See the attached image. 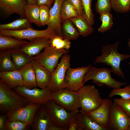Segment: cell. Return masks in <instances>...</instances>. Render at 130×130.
Here are the masks:
<instances>
[{
	"label": "cell",
	"mask_w": 130,
	"mask_h": 130,
	"mask_svg": "<svg viewBox=\"0 0 130 130\" xmlns=\"http://www.w3.org/2000/svg\"><path fill=\"white\" fill-rule=\"evenodd\" d=\"M119 44L117 42L104 46L101 51L102 54L96 58L94 64L103 63L110 66L111 72L124 78V73L120 68V64L123 60L129 58L130 55L119 53L118 48Z\"/></svg>",
	"instance_id": "1"
},
{
	"label": "cell",
	"mask_w": 130,
	"mask_h": 130,
	"mask_svg": "<svg viewBox=\"0 0 130 130\" xmlns=\"http://www.w3.org/2000/svg\"><path fill=\"white\" fill-rule=\"evenodd\" d=\"M30 102L12 90L1 80H0V110L7 113L24 106Z\"/></svg>",
	"instance_id": "2"
},
{
	"label": "cell",
	"mask_w": 130,
	"mask_h": 130,
	"mask_svg": "<svg viewBox=\"0 0 130 130\" xmlns=\"http://www.w3.org/2000/svg\"><path fill=\"white\" fill-rule=\"evenodd\" d=\"M44 104L53 124L65 130H68L70 123L79 111H68L53 100Z\"/></svg>",
	"instance_id": "3"
},
{
	"label": "cell",
	"mask_w": 130,
	"mask_h": 130,
	"mask_svg": "<svg viewBox=\"0 0 130 130\" xmlns=\"http://www.w3.org/2000/svg\"><path fill=\"white\" fill-rule=\"evenodd\" d=\"M110 69L108 68H98L91 66L84 77L83 84L90 80L98 86L104 85L113 88H120L128 84L127 82H122L115 80L111 75Z\"/></svg>",
	"instance_id": "4"
},
{
	"label": "cell",
	"mask_w": 130,
	"mask_h": 130,
	"mask_svg": "<svg viewBox=\"0 0 130 130\" xmlns=\"http://www.w3.org/2000/svg\"><path fill=\"white\" fill-rule=\"evenodd\" d=\"M78 92L80 108L85 111L94 110L102 103L103 99L98 90L93 85H84Z\"/></svg>",
	"instance_id": "5"
},
{
	"label": "cell",
	"mask_w": 130,
	"mask_h": 130,
	"mask_svg": "<svg viewBox=\"0 0 130 130\" xmlns=\"http://www.w3.org/2000/svg\"><path fill=\"white\" fill-rule=\"evenodd\" d=\"M67 53L62 56L59 63L51 72L50 81L47 88L52 93L65 88V76L70 67L71 57Z\"/></svg>",
	"instance_id": "6"
},
{
	"label": "cell",
	"mask_w": 130,
	"mask_h": 130,
	"mask_svg": "<svg viewBox=\"0 0 130 130\" xmlns=\"http://www.w3.org/2000/svg\"><path fill=\"white\" fill-rule=\"evenodd\" d=\"M44 49L43 52L33 56V59L51 72L57 66L60 58L69 52L68 50L57 49L50 45Z\"/></svg>",
	"instance_id": "7"
},
{
	"label": "cell",
	"mask_w": 130,
	"mask_h": 130,
	"mask_svg": "<svg viewBox=\"0 0 130 130\" xmlns=\"http://www.w3.org/2000/svg\"><path fill=\"white\" fill-rule=\"evenodd\" d=\"M58 35L56 32L48 27L46 29L40 30L34 29L32 28L19 30H0V35L11 36L18 39H26L29 41L38 37L51 38Z\"/></svg>",
	"instance_id": "8"
},
{
	"label": "cell",
	"mask_w": 130,
	"mask_h": 130,
	"mask_svg": "<svg viewBox=\"0 0 130 130\" xmlns=\"http://www.w3.org/2000/svg\"><path fill=\"white\" fill-rule=\"evenodd\" d=\"M52 100L69 112L78 111L80 108L78 91L64 89L52 93Z\"/></svg>",
	"instance_id": "9"
},
{
	"label": "cell",
	"mask_w": 130,
	"mask_h": 130,
	"mask_svg": "<svg viewBox=\"0 0 130 130\" xmlns=\"http://www.w3.org/2000/svg\"><path fill=\"white\" fill-rule=\"evenodd\" d=\"M15 91L30 103L44 104L48 101L52 100V92L47 88L39 89H30L25 86H19L15 89Z\"/></svg>",
	"instance_id": "10"
},
{
	"label": "cell",
	"mask_w": 130,
	"mask_h": 130,
	"mask_svg": "<svg viewBox=\"0 0 130 130\" xmlns=\"http://www.w3.org/2000/svg\"><path fill=\"white\" fill-rule=\"evenodd\" d=\"M41 105L30 103L24 106L8 112L6 113L7 120L20 121L31 125L36 113Z\"/></svg>",
	"instance_id": "11"
},
{
	"label": "cell",
	"mask_w": 130,
	"mask_h": 130,
	"mask_svg": "<svg viewBox=\"0 0 130 130\" xmlns=\"http://www.w3.org/2000/svg\"><path fill=\"white\" fill-rule=\"evenodd\" d=\"M91 65L76 68L70 67L67 71L65 76V89L78 91L84 85L83 82L85 75Z\"/></svg>",
	"instance_id": "12"
},
{
	"label": "cell",
	"mask_w": 130,
	"mask_h": 130,
	"mask_svg": "<svg viewBox=\"0 0 130 130\" xmlns=\"http://www.w3.org/2000/svg\"><path fill=\"white\" fill-rule=\"evenodd\" d=\"M110 128L115 130H127L130 117L118 104L113 102L109 116Z\"/></svg>",
	"instance_id": "13"
},
{
	"label": "cell",
	"mask_w": 130,
	"mask_h": 130,
	"mask_svg": "<svg viewBox=\"0 0 130 130\" xmlns=\"http://www.w3.org/2000/svg\"><path fill=\"white\" fill-rule=\"evenodd\" d=\"M27 2L26 0H0V11L6 17L16 13L26 18L24 7Z\"/></svg>",
	"instance_id": "14"
},
{
	"label": "cell",
	"mask_w": 130,
	"mask_h": 130,
	"mask_svg": "<svg viewBox=\"0 0 130 130\" xmlns=\"http://www.w3.org/2000/svg\"><path fill=\"white\" fill-rule=\"evenodd\" d=\"M113 102L111 100L103 98L102 104L99 107L94 110L87 112L98 122L109 129V116Z\"/></svg>",
	"instance_id": "15"
},
{
	"label": "cell",
	"mask_w": 130,
	"mask_h": 130,
	"mask_svg": "<svg viewBox=\"0 0 130 130\" xmlns=\"http://www.w3.org/2000/svg\"><path fill=\"white\" fill-rule=\"evenodd\" d=\"M76 118L78 122V130H107L109 128L99 123L87 112L81 110L78 112Z\"/></svg>",
	"instance_id": "16"
},
{
	"label": "cell",
	"mask_w": 130,
	"mask_h": 130,
	"mask_svg": "<svg viewBox=\"0 0 130 130\" xmlns=\"http://www.w3.org/2000/svg\"><path fill=\"white\" fill-rule=\"evenodd\" d=\"M44 104H42L36 112L32 126L34 130H50L53 125Z\"/></svg>",
	"instance_id": "17"
},
{
	"label": "cell",
	"mask_w": 130,
	"mask_h": 130,
	"mask_svg": "<svg viewBox=\"0 0 130 130\" xmlns=\"http://www.w3.org/2000/svg\"><path fill=\"white\" fill-rule=\"evenodd\" d=\"M50 38L38 37L30 41L19 48L20 50L30 56H34L42 50L50 45Z\"/></svg>",
	"instance_id": "18"
},
{
	"label": "cell",
	"mask_w": 130,
	"mask_h": 130,
	"mask_svg": "<svg viewBox=\"0 0 130 130\" xmlns=\"http://www.w3.org/2000/svg\"><path fill=\"white\" fill-rule=\"evenodd\" d=\"M64 0H55L53 6L50 9V18L47 27L62 37V21L60 17L61 9Z\"/></svg>",
	"instance_id": "19"
},
{
	"label": "cell",
	"mask_w": 130,
	"mask_h": 130,
	"mask_svg": "<svg viewBox=\"0 0 130 130\" xmlns=\"http://www.w3.org/2000/svg\"><path fill=\"white\" fill-rule=\"evenodd\" d=\"M32 63L35 72L37 86L41 89L46 88L50 81L51 72L34 60Z\"/></svg>",
	"instance_id": "20"
},
{
	"label": "cell",
	"mask_w": 130,
	"mask_h": 130,
	"mask_svg": "<svg viewBox=\"0 0 130 130\" xmlns=\"http://www.w3.org/2000/svg\"><path fill=\"white\" fill-rule=\"evenodd\" d=\"M0 79L10 88L24 86L23 78L19 70L0 72Z\"/></svg>",
	"instance_id": "21"
},
{
	"label": "cell",
	"mask_w": 130,
	"mask_h": 130,
	"mask_svg": "<svg viewBox=\"0 0 130 130\" xmlns=\"http://www.w3.org/2000/svg\"><path fill=\"white\" fill-rule=\"evenodd\" d=\"M19 70L23 78L24 86L32 89L37 86L35 72L32 62L27 64Z\"/></svg>",
	"instance_id": "22"
},
{
	"label": "cell",
	"mask_w": 130,
	"mask_h": 130,
	"mask_svg": "<svg viewBox=\"0 0 130 130\" xmlns=\"http://www.w3.org/2000/svg\"><path fill=\"white\" fill-rule=\"evenodd\" d=\"M28 42L11 36L0 35V50L3 51L19 48Z\"/></svg>",
	"instance_id": "23"
},
{
	"label": "cell",
	"mask_w": 130,
	"mask_h": 130,
	"mask_svg": "<svg viewBox=\"0 0 130 130\" xmlns=\"http://www.w3.org/2000/svg\"><path fill=\"white\" fill-rule=\"evenodd\" d=\"M16 69L19 70L27 64L34 60L33 56H30L19 48L9 50Z\"/></svg>",
	"instance_id": "24"
},
{
	"label": "cell",
	"mask_w": 130,
	"mask_h": 130,
	"mask_svg": "<svg viewBox=\"0 0 130 130\" xmlns=\"http://www.w3.org/2000/svg\"><path fill=\"white\" fill-rule=\"evenodd\" d=\"M69 20L73 22L80 35L82 36L86 37L93 32V27L89 24L84 17L79 16Z\"/></svg>",
	"instance_id": "25"
},
{
	"label": "cell",
	"mask_w": 130,
	"mask_h": 130,
	"mask_svg": "<svg viewBox=\"0 0 130 130\" xmlns=\"http://www.w3.org/2000/svg\"><path fill=\"white\" fill-rule=\"evenodd\" d=\"M26 18L31 23L37 26H41L40 20V6L37 4L28 2L24 7Z\"/></svg>",
	"instance_id": "26"
},
{
	"label": "cell",
	"mask_w": 130,
	"mask_h": 130,
	"mask_svg": "<svg viewBox=\"0 0 130 130\" xmlns=\"http://www.w3.org/2000/svg\"><path fill=\"white\" fill-rule=\"evenodd\" d=\"M61 30L63 37L69 41L77 39L80 35L73 23L69 19L62 22Z\"/></svg>",
	"instance_id": "27"
},
{
	"label": "cell",
	"mask_w": 130,
	"mask_h": 130,
	"mask_svg": "<svg viewBox=\"0 0 130 130\" xmlns=\"http://www.w3.org/2000/svg\"><path fill=\"white\" fill-rule=\"evenodd\" d=\"M30 22L26 18H21L10 23L0 25V30H19L32 28Z\"/></svg>",
	"instance_id": "28"
},
{
	"label": "cell",
	"mask_w": 130,
	"mask_h": 130,
	"mask_svg": "<svg viewBox=\"0 0 130 130\" xmlns=\"http://www.w3.org/2000/svg\"><path fill=\"white\" fill-rule=\"evenodd\" d=\"M9 50L0 52V71H8L16 70Z\"/></svg>",
	"instance_id": "29"
},
{
	"label": "cell",
	"mask_w": 130,
	"mask_h": 130,
	"mask_svg": "<svg viewBox=\"0 0 130 130\" xmlns=\"http://www.w3.org/2000/svg\"><path fill=\"white\" fill-rule=\"evenodd\" d=\"M79 16L74 7L67 0H64L61 9L60 17L62 22Z\"/></svg>",
	"instance_id": "30"
},
{
	"label": "cell",
	"mask_w": 130,
	"mask_h": 130,
	"mask_svg": "<svg viewBox=\"0 0 130 130\" xmlns=\"http://www.w3.org/2000/svg\"><path fill=\"white\" fill-rule=\"evenodd\" d=\"M99 15V19L102 23L98 29V31L103 33L111 29L113 24V17L110 12L101 13Z\"/></svg>",
	"instance_id": "31"
},
{
	"label": "cell",
	"mask_w": 130,
	"mask_h": 130,
	"mask_svg": "<svg viewBox=\"0 0 130 130\" xmlns=\"http://www.w3.org/2000/svg\"><path fill=\"white\" fill-rule=\"evenodd\" d=\"M50 46L57 49L68 50L71 46L70 41L62 36L57 35L50 38Z\"/></svg>",
	"instance_id": "32"
},
{
	"label": "cell",
	"mask_w": 130,
	"mask_h": 130,
	"mask_svg": "<svg viewBox=\"0 0 130 130\" xmlns=\"http://www.w3.org/2000/svg\"><path fill=\"white\" fill-rule=\"evenodd\" d=\"M112 9L117 13H124L130 11V0H110Z\"/></svg>",
	"instance_id": "33"
},
{
	"label": "cell",
	"mask_w": 130,
	"mask_h": 130,
	"mask_svg": "<svg viewBox=\"0 0 130 130\" xmlns=\"http://www.w3.org/2000/svg\"><path fill=\"white\" fill-rule=\"evenodd\" d=\"M84 13V17L91 26L94 23V15L91 9L92 0H81Z\"/></svg>",
	"instance_id": "34"
},
{
	"label": "cell",
	"mask_w": 130,
	"mask_h": 130,
	"mask_svg": "<svg viewBox=\"0 0 130 130\" xmlns=\"http://www.w3.org/2000/svg\"><path fill=\"white\" fill-rule=\"evenodd\" d=\"M118 95L121 98L125 99H130V85L121 88H114L109 93L108 97L110 98L114 96Z\"/></svg>",
	"instance_id": "35"
},
{
	"label": "cell",
	"mask_w": 130,
	"mask_h": 130,
	"mask_svg": "<svg viewBox=\"0 0 130 130\" xmlns=\"http://www.w3.org/2000/svg\"><path fill=\"white\" fill-rule=\"evenodd\" d=\"M111 9L110 0H97L95 9L99 14L103 13L110 12Z\"/></svg>",
	"instance_id": "36"
},
{
	"label": "cell",
	"mask_w": 130,
	"mask_h": 130,
	"mask_svg": "<svg viewBox=\"0 0 130 130\" xmlns=\"http://www.w3.org/2000/svg\"><path fill=\"white\" fill-rule=\"evenodd\" d=\"M50 9L47 6H40V20L41 26L47 25L49 21Z\"/></svg>",
	"instance_id": "37"
},
{
	"label": "cell",
	"mask_w": 130,
	"mask_h": 130,
	"mask_svg": "<svg viewBox=\"0 0 130 130\" xmlns=\"http://www.w3.org/2000/svg\"><path fill=\"white\" fill-rule=\"evenodd\" d=\"M28 125L26 123L20 121H9L7 120L5 130H25Z\"/></svg>",
	"instance_id": "38"
},
{
	"label": "cell",
	"mask_w": 130,
	"mask_h": 130,
	"mask_svg": "<svg viewBox=\"0 0 130 130\" xmlns=\"http://www.w3.org/2000/svg\"><path fill=\"white\" fill-rule=\"evenodd\" d=\"M113 102L119 105L130 117V99L115 98L113 99Z\"/></svg>",
	"instance_id": "39"
},
{
	"label": "cell",
	"mask_w": 130,
	"mask_h": 130,
	"mask_svg": "<svg viewBox=\"0 0 130 130\" xmlns=\"http://www.w3.org/2000/svg\"><path fill=\"white\" fill-rule=\"evenodd\" d=\"M67 0L74 7L79 16L84 17V13L81 0Z\"/></svg>",
	"instance_id": "40"
},
{
	"label": "cell",
	"mask_w": 130,
	"mask_h": 130,
	"mask_svg": "<svg viewBox=\"0 0 130 130\" xmlns=\"http://www.w3.org/2000/svg\"><path fill=\"white\" fill-rule=\"evenodd\" d=\"M55 0H38L37 4L39 6L45 5L50 8Z\"/></svg>",
	"instance_id": "41"
},
{
	"label": "cell",
	"mask_w": 130,
	"mask_h": 130,
	"mask_svg": "<svg viewBox=\"0 0 130 130\" xmlns=\"http://www.w3.org/2000/svg\"><path fill=\"white\" fill-rule=\"evenodd\" d=\"M7 115H2L0 116V130H5L7 120Z\"/></svg>",
	"instance_id": "42"
},
{
	"label": "cell",
	"mask_w": 130,
	"mask_h": 130,
	"mask_svg": "<svg viewBox=\"0 0 130 130\" xmlns=\"http://www.w3.org/2000/svg\"><path fill=\"white\" fill-rule=\"evenodd\" d=\"M78 123L76 117L70 123L68 127V130H78Z\"/></svg>",
	"instance_id": "43"
},
{
	"label": "cell",
	"mask_w": 130,
	"mask_h": 130,
	"mask_svg": "<svg viewBox=\"0 0 130 130\" xmlns=\"http://www.w3.org/2000/svg\"><path fill=\"white\" fill-rule=\"evenodd\" d=\"M28 3L30 4H37L38 0H26Z\"/></svg>",
	"instance_id": "44"
},
{
	"label": "cell",
	"mask_w": 130,
	"mask_h": 130,
	"mask_svg": "<svg viewBox=\"0 0 130 130\" xmlns=\"http://www.w3.org/2000/svg\"><path fill=\"white\" fill-rule=\"evenodd\" d=\"M128 44L129 47L130 51V39L128 42Z\"/></svg>",
	"instance_id": "45"
},
{
	"label": "cell",
	"mask_w": 130,
	"mask_h": 130,
	"mask_svg": "<svg viewBox=\"0 0 130 130\" xmlns=\"http://www.w3.org/2000/svg\"><path fill=\"white\" fill-rule=\"evenodd\" d=\"M127 130H130V121L128 125Z\"/></svg>",
	"instance_id": "46"
},
{
	"label": "cell",
	"mask_w": 130,
	"mask_h": 130,
	"mask_svg": "<svg viewBox=\"0 0 130 130\" xmlns=\"http://www.w3.org/2000/svg\"><path fill=\"white\" fill-rule=\"evenodd\" d=\"M130 66V62L129 63Z\"/></svg>",
	"instance_id": "47"
},
{
	"label": "cell",
	"mask_w": 130,
	"mask_h": 130,
	"mask_svg": "<svg viewBox=\"0 0 130 130\" xmlns=\"http://www.w3.org/2000/svg\"></svg>",
	"instance_id": "48"
}]
</instances>
